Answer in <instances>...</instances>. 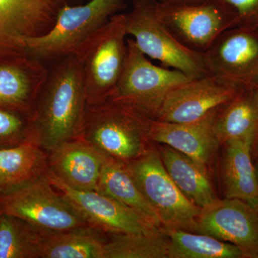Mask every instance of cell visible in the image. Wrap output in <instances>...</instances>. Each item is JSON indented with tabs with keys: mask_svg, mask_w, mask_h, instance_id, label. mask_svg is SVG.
I'll return each mask as SVG.
<instances>
[{
	"mask_svg": "<svg viewBox=\"0 0 258 258\" xmlns=\"http://www.w3.org/2000/svg\"><path fill=\"white\" fill-rule=\"evenodd\" d=\"M30 113L29 141L49 153L82 134L87 98L82 71L75 54L59 58Z\"/></svg>",
	"mask_w": 258,
	"mask_h": 258,
	"instance_id": "1",
	"label": "cell"
},
{
	"mask_svg": "<svg viewBox=\"0 0 258 258\" xmlns=\"http://www.w3.org/2000/svg\"><path fill=\"white\" fill-rule=\"evenodd\" d=\"M152 119L135 107L108 98L87 105L80 139L107 157L129 162L147 150Z\"/></svg>",
	"mask_w": 258,
	"mask_h": 258,
	"instance_id": "2",
	"label": "cell"
},
{
	"mask_svg": "<svg viewBox=\"0 0 258 258\" xmlns=\"http://www.w3.org/2000/svg\"><path fill=\"white\" fill-rule=\"evenodd\" d=\"M127 35L125 14L118 13L75 50L88 105L106 101L114 91L126 62Z\"/></svg>",
	"mask_w": 258,
	"mask_h": 258,
	"instance_id": "3",
	"label": "cell"
},
{
	"mask_svg": "<svg viewBox=\"0 0 258 258\" xmlns=\"http://www.w3.org/2000/svg\"><path fill=\"white\" fill-rule=\"evenodd\" d=\"M132 10L125 13V25L139 50L191 79L210 75L203 54L183 45L161 21L159 0H132Z\"/></svg>",
	"mask_w": 258,
	"mask_h": 258,
	"instance_id": "4",
	"label": "cell"
},
{
	"mask_svg": "<svg viewBox=\"0 0 258 258\" xmlns=\"http://www.w3.org/2000/svg\"><path fill=\"white\" fill-rule=\"evenodd\" d=\"M125 165L164 228L198 232L202 209L178 188L166 170L159 154L147 149Z\"/></svg>",
	"mask_w": 258,
	"mask_h": 258,
	"instance_id": "5",
	"label": "cell"
},
{
	"mask_svg": "<svg viewBox=\"0 0 258 258\" xmlns=\"http://www.w3.org/2000/svg\"><path fill=\"white\" fill-rule=\"evenodd\" d=\"M124 8L123 0H91L84 5H64L50 31L27 40V55L43 62L74 53L85 40Z\"/></svg>",
	"mask_w": 258,
	"mask_h": 258,
	"instance_id": "6",
	"label": "cell"
},
{
	"mask_svg": "<svg viewBox=\"0 0 258 258\" xmlns=\"http://www.w3.org/2000/svg\"><path fill=\"white\" fill-rule=\"evenodd\" d=\"M0 214L21 219L39 232L88 226L45 174L0 195Z\"/></svg>",
	"mask_w": 258,
	"mask_h": 258,
	"instance_id": "7",
	"label": "cell"
},
{
	"mask_svg": "<svg viewBox=\"0 0 258 258\" xmlns=\"http://www.w3.org/2000/svg\"><path fill=\"white\" fill-rule=\"evenodd\" d=\"M127 45L125 68L109 98L135 107L154 119L168 93L192 79L181 71L153 64L134 39H128Z\"/></svg>",
	"mask_w": 258,
	"mask_h": 258,
	"instance_id": "8",
	"label": "cell"
},
{
	"mask_svg": "<svg viewBox=\"0 0 258 258\" xmlns=\"http://www.w3.org/2000/svg\"><path fill=\"white\" fill-rule=\"evenodd\" d=\"M69 0H0V62L27 55V40L50 31Z\"/></svg>",
	"mask_w": 258,
	"mask_h": 258,
	"instance_id": "9",
	"label": "cell"
},
{
	"mask_svg": "<svg viewBox=\"0 0 258 258\" xmlns=\"http://www.w3.org/2000/svg\"><path fill=\"white\" fill-rule=\"evenodd\" d=\"M158 14L172 35L185 47L203 53L222 32L237 27V17L222 0L194 6L162 4Z\"/></svg>",
	"mask_w": 258,
	"mask_h": 258,
	"instance_id": "10",
	"label": "cell"
},
{
	"mask_svg": "<svg viewBox=\"0 0 258 258\" xmlns=\"http://www.w3.org/2000/svg\"><path fill=\"white\" fill-rule=\"evenodd\" d=\"M45 176L88 226L107 233H151L160 227L114 199L97 191L70 187L47 169Z\"/></svg>",
	"mask_w": 258,
	"mask_h": 258,
	"instance_id": "11",
	"label": "cell"
},
{
	"mask_svg": "<svg viewBox=\"0 0 258 258\" xmlns=\"http://www.w3.org/2000/svg\"><path fill=\"white\" fill-rule=\"evenodd\" d=\"M242 89L214 75L190 79L168 93L154 119L176 123L196 121L232 101Z\"/></svg>",
	"mask_w": 258,
	"mask_h": 258,
	"instance_id": "12",
	"label": "cell"
},
{
	"mask_svg": "<svg viewBox=\"0 0 258 258\" xmlns=\"http://www.w3.org/2000/svg\"><path fill=\"white\" fill-rule=\"evenodd\" d=\"M210 75L240 88L252 87L258 80V32L235 27L222 32L203 52Z\"/></svg>",
	"mask_w": 258,
	"mask_h": 258,
	"instance_id": "13",
	"label": "cell"
},
{
	"mask_svg": "<svg viewBox=\"0 0 258 258\" xmlns=\"http://www.w3.org/2000/svg\"><path fill=\"white\" fill-rule=\"evenodd\" d=\"M198 232L235 244L244 258H258V206L236 198L202 209Z\"/></svg>",
	"mask_w": 258,
	"mask_h": 258,
	"instance_id": "14",
	"label": "cell"
},
{
	"mask_svg": "<svg viewBox=\"0 0 258 258\" xmlns=\"http://www.w3.org/2000/svg\"><path fill=\"white\" fill-rule=\"evenodd\" d=\"M220 108L191 123H168L152 118L149 140L169 146L206 166L220 144L216 131Z\"/></svg>",
	"mask_w": 258,
	"mask_h": 258,
	"instance_id": "15",
	"label": "cell"
},
{
	"mask_svg": "<svg viewBox=\"0 0 258 258\" xmlns=\"http://www.w3.org/2000/svg\"><path fill=\"white\" fill-rule=\"evenodd\" d=\"M47 74L42 61L30 57L0 62V108L30 117Z\"/></svg>",
	"mask_w": 258,
	"mask_h": 258,
	"instance_id": "16",
	"label": "cell"
},
{
	"mask_svg": "<svg viewBox=\"0 0 258 258\" xmlns=\"http://www.w3.org/2000/svg\"><path fill=\"white\" fill-rule=\"evenodd\" d=\"M105 158L82 139H73L48 153L47 169L73 189L97 190Z\"/></svg>",
	"mask_w": 258,
	"mask_h": 258,
	"instance_id": "17",
	"label": "cell"
},
{
	"mask_svg": "<svg viewBox=\"0 0 258 258\" xmlns=\"http://www.w3.org/2000/svg\"><path fill=\"white\" fill-rule=\"evenodd\" d=\"M222 180L225 198H236L258 206V178L252 163L253 144L249 141L224 144Z\"/></svg>",
	"mask_w": 258,
	"mask_h": 258,
	"instance_id": "18",
	"label": "cell"
},
{
	"mask_svg": "<svg viewBox=\"0 0 258 258\" xmlns=\"http://www.w3.org/2000/svg\"><path fill=\"white\" fill-rule=\"evenodd\" d=\"M159 156L169 175L191 203L203 209L216 201L205 165L164 144Z\"/></svg>",
	"mask_w": 258,
	"mask_h": 258,
	"instance_id": "19",
	"label": "cell"
},
{
	"mask_svg": "<svg viewBox=\"0 0 258 258\" xmlns=\"http://www.w3.org/2000/svg\"><path fill=\"white\" fill-rule=\"evenodd\" d=\"M220 144L249 141L258 144V98L253 88H244L232 101L220 107L216 122Z\"/></svg>",
	"mask_w": 258,
	"mask_h": 258,
	"instance_id": "20",
	"label": "cell"
},
{
	"mask_svg": "<svg viewBox=\"0 0 258 258\" xmlns=\"http://www.w3.org/2000/svg\"><path fill=\"white\" fill-rule=\"evenodd\" d=\"M48 153L30 141L0 149V195L47 172Z\"/></svg>",
	"mask_w": 258,
	"mask_h": 258,
	"instance_id": "21",
	"label": "cell"
},
{
	"mask_svg": "<svg viewBox=\"0 0 258 258\" xmlns=\"http://www.w3.org/2000/svg\"><path fill=\"white\" fill-rule=\"evenodd\" d=\"M99 232L90 226L40 232V258H104Z\"/></svg>",
	"mask_w": 258,
	"mask_h": 258,
	"instance_id": "22",
	"label": "cell"
},
{
	"mask_svg": "<svg viewBox=\"0 0 258 258\" xmlns=\"http://www.w3.org/2000/svg\"><path fill=\"white\" fill-rule=\"evenodd\" d=\"M97 191L111 197L161 227L157 214L141 192L123 161L106 156Z\"/></svg>",
	"mask_w": 258,
	"mask_h": 258,
	"instance_id": "23",
	"label": "cell"
},
{
	"mask_svg": "<svg viewBox=\"0 0 258 258\" xmlns=\"http://www.w3.org/2000/svg\"><path fill=\"white\" fill-rule=\"evenodd\" d=\"M164 231L169 238L168 258H244L235 244L213 236L179 229Z\"/></svg>",
	"mask_w": 258,
	"mask_h": 258,
	"instance_id": "24",
	"label": "cell"
},
{
	"mask_svg": "<svg viewBox=\"0 0 258 258\" xmlns=\"http://www.w3.org/2000/svg\"><path fill=\"white\" fill-rule=\"evenodd\" d=\"M165 231L151 233L114 234L105 244L104 258H168Z\"/></svg>",
	"mask_w": 258,
	"mask_h": 258,
	"instance_id": "25",
	"label": "cell"
},
{
	"mask_svg": "<svg viewBox=\"0 0 258 258\" xmlns=\"http://www.w3.org/2000/svg\"><path fill=\"white\" fill-rule=\"evenodd\" d=\"M0 258H40V232L21 219L0 214Z\"/></svg>",
	"mask_w": 258,
	"mask_h": 258,
	"instance_id": "26",
	"label": "cell"
},
{
	"mask_svg": "<svg viewBox=\"0 0 258 258\" xmlns=\"http://www.w3.org/2000/svg\"><path fill=\"white\" fill-rule=\"evenodd\" d=\"M30 132V117L0 108V149L29 141Z\"/></svg>",
	"mask_w": 258,
	"mask_h": 258,
	"instance_id": "27",
	"label": "cell"
},
{
	"mask_svg": "<svg viewBox=\"0 0 258 258\" xmlns=\"http://www.w3.org/2000/svg\"><path fill=\"white\" fill-rule=\"evenodd\" d=\"M237 17V27L258 32V0H222Z\"/></svg>",
	"mask_w": 258,
	"mask_h": 258,
	"instance_id": "28",
	"label": "cell"
},
{
	"mask_svg": "<svg viewBox=\"0 0 258 258\" xmlns=\"http://www.w3.org/2000/svg\"><path fill=\"white\" fill-rule=\"evenodd\" d=\"M212 0H159L162 4L178 5V6H194L210 3Z\"/></svg>",
	"mask_w": 258,
	"mask_h": 258,
	"instance_id": "29",
	"label": "cell"
},
{
	"mask_svg": "<svg viewBox=\"0 0 258 258\" xmlns=\"http://www.w3.org/2000/svg\"><path fill=\"white\" fill-rule=\"evenodd\" d=\"M252 88H253L254 92H255L256 95H257L258 98V80L257 81H256L255 83H254V84L253 85V86H252Z\"/></svg>",
	"mask_w": 258,
	"mask_h": 258,
	"instance_id": "30",
	"label": "cell"
},
{
	"mask_svg": "<svg viewBox=\"0 0 258 258\" xmlns=\"http://www.w3.org/2000/svg\"><path fill=\"white\" fill-rule=\"evenodd\" d=\"M255 170H256V174H257V178H258V159H257V167H255Z\"/></svg>",
	"mask_w": 258,
	"mask_h": 258,
	"instance_id": "31",
	"label": "cell"
}]
</instances>
